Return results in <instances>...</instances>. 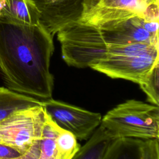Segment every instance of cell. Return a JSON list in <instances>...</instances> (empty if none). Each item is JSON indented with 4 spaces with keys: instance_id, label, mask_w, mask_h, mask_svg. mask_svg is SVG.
Returning a JSON list of instances; mask_svg holds the SVG:
<instances>
[{
    "instance_id": "cell-8",
    "label": "cell",
    "mask_w": 159,
    "mask_h": 159,
    "mask_svg": "<svg viewBox=\"0 0 159 159\" xmlns=\"http://www.w3.org/2000/svg\"><path fill=\"white\" fill-rule=\"evenodd\" d=\"M80 147L71 133L59 127L46 114L37 159H71Z\"/></svg>"
},
{
    "instance_id": "cell-13",
    "label": "cell",
    "mask_w": 159,
    "mask_h": 159,
    "mask_svg": "<svg viewBox=\"0 0 159 159\" xmlns=\"http://www.w3.org/2000/svg\"><path fill=\"white\" fill-rule=\"evenodd\" d=\"M145 93L147 101L153 105L159 106V64L156 65L146 79L139 84Z\"/></svg>"
},
{
    "instance_id": "cell-3",
    "label": "cell",
    "mask_w": 159,
    "mask_h": 159,
    "mask_svg": "<svg viewBox=\"0 0 159 159\" xmlns=\"http://www.w3.org/2000/svg\"><path fill=\"white\" fill-rule=\"evenodd\" d=\"M100 125L114 138L158 139L159 108L149 102L129 99L102 117Z\"/></svg>"
},
{
    "instance_id": "cell-16",
    "label": "cell",
    "mask_w": 159,
    "mask_h": 159,
    "mask_svg": "<svg viewBox=\"0 0 159 159\" xmlns=\"http://www.w3.org/2000/svg\"><path fill=\"white\" fill-rule=\"evenodd\" d=\"M22 155L16 149L0 143V158H12L18 157Z\"/></svg>"
},
{
    "instance_id": "cell-4",
    "label": "cell",
    "mask_w": 159,
    "mask_h": 159,
    "mask_svg": "<svg viewBox=\"0 0 159 159\" xmlns=\"http://www.w3.org/2000/svg\"><path fill=\"white\" fill-rule=\"evenodd\" d=\"M45 118L42 105L14 112L0 121V143L24 154L41 139Z\"/></svg>"
},
{
    "instance_id": "cell-18",
    "label": "cell",
    "mask_w": 159,
    "mask_h": 159,
    "mask_svg": "<svg viewBox=\"0 0 159 159\" xmlns=\"http://www.w3.org/2000/svg\"><path fill=\"white\" fill-rule=\"evenodd\" d=\"M0 1H1V0H0Z\"/></svg>"
},
{
    "instance_id": "cell-6",
    "label": "cell",
    "mask_w": 159,
    "mask_h": 159,
    "mask_svg": "<svg viewBox=\"0 0 159 159\" xmlns=\"http://www.w3.org/2000/svg\"><path fill=\"white\" fill-rule=\"evenodd\" d=\"M146 7L139 0H84L78 22L98 27L142 16Z\"/></svg>"
},
{
    "instance_id": "cell-7",
    "label": "cell",
    "mask_w": 159,
    "mask_h": 159,
    "mask_svg": "<svg viewBox=\"0 0 159 159\" xmlns=\"http://www.w3.org/2000/svg\"><path fill=\"white\" fill-rule=\"evenodd\" d=\"M40 14V23L52 37L65 27L78 22L84 0H32Z\"/></svg>"
},
{
    "instance_id": "cell-11",
    "label": "cell",
    "mask_w": 159,
    "mask_h": 159,
    "mask_svg": "<svg viewBox=\"0 0 159 159\" xmlns=\"http://www.w3.org/2000/svg\"><path fill=\"white\" fill-rule=\"evenodd\" d=\"M114 139L115 138L99 125L71 159H102Z\"/></svg>"
},
{
    "instance_id": "cell-1",
    "label": "cell",
    "mask_w": 159,
    "mask_h": 159,
    "mask_svg": "<svg viewBox=\"0 0 159 159\" xmlns=\"http://www.w3.org/2000/svg\"><path fill=\"white\" fill-rule=\"evenodd\" d=\"M53 39L41 23L25 25L0 19V76L6 88L40 101L52 98Z\"/></svg>"
},
{
    "instance_id": "cell-14",
    "label": "cell",
    "mask_w": 159,
    "mask_h": 159,
    "mask_svg": "<svg viewBox=\"0 0 159 159\" xmlns=\"http://www.w3.org/2000/svg\"><path fill=\"white\" fill-rule=\"evenodd\" d=\"M140 159H159V140L158 139L142 140Z\"/></svg>"
},
{
    "instance_id": "cell-9",
    "label": "cell",
    "mask_w": 159,
    "mask_h": 159,
    "mask_svg": "<svg viewBox=\"0 0 159 159\" xmlns=\"http://www.w3.org/2000/svg\"><path fill=\"white\" fill-rule=\"evenodd\" d=\"M0 19L25 25L40 23V14L32 0H1Z\"/></svg>"
},
{
    "instance_id": "cell-17",
    "label": "cell",
    "mask_w": 159,
    "mask_h": 159,
    "mask_svg": "<svg viewBox=\"0 0 159 159\" xmlns=\"http://www.w3.org/2000/svg\"><path fill=\"white\" fill-rule=\"evenodd\" d=\"M143 4H144L146 7L150 4H159L158 3V0H139Z\"/></svg>"
},
{
    "instance_id": "cell-10",
    "label": "cell",
    "mask_w": 159,
    "mask_h": 159,
    "mask_svg": "<svg viewBox=\"0 0 159 159\" xmlns=\"http://www.w3.org/2000/svg\"><path fill=\"white\" fill-rule=\"evenodd\" d=\"M41 105L39 99L0 86V121L16 112Z\"/></svg>"
},
{
    "instance_id": "cell-12",
    "label": "cell",
    "mask_w": 159,
    "mask_h": 159,
    "mask_svg": "<svg viewBox=\"0 0 159 159\" xmlns=\"http://www.w3.org/2000/svg\"><path fill=\"white\" fill-rule=\"evenodd\" d=\"M142 140L132 138H115L102 159H140Z\"/></svg>"
},
{
    "instance_id": "cell-15",
    "label": "cell",
    "mask_w": 159,
    "mask_h": 159,
    "mask_svg": "<svg viewBox=\"0 0 159 159\" xmlns=\"http://www.w3.org/2000/svg\"><path fill=\"white\" fill-rule=\"evenodd\" d=\"M40 140L35 142L25 153L18 157L0 159H37L40 154Z\"/></svg>"
},
{
    "instance_id": "cell-5",
    "label": "cell",
    "mask_w": 159,
    "mask_h": 159,
    "mask_svg": "<svg viewBox=\"0 0 159 159\" xmlns=\"http://www.w3.org/2000/svg\"><path fill=\"white\" fill-rule=\"evenodd\" d=\"M47 115L59 127L71 133L77 140H86L100 125L102 116L80 107L52 98L41 101Z\"/></svg>"
},
{
    "instance_id": "cell-2",
    "label": "cell",
    "mask_w": 159,
    "mask_h": 159,
    "mask_svg": "<svg viewBox=\"0 0 159 159\" xmlns=\"http://www.w3.org/2000/svg\"><path fill=\"white\" fill-rule=\"evenodd\" d=\"M158 64V45L133 43L110 45L104 58L91 68L111 78L139 84Z\"/></svg>"
}]
</instances>
